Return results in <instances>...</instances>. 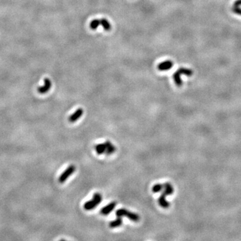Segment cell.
Listing matches in <instances>:
<instances>
[{
    "label": "cell",
    "instance_id": "cell-1",
    "mask_svg": "<svg viewBox=\"0 0 241 241\" xmlns=\"http://www.w3.org/2000/svg\"><path fill=\"white\" fill-rule=\"evenodd\" d=\"M194 74V72L192 71L190 68H180L177 70V71L174 73L173 75V78L174 80V82H175L176 85L177 86H181V85H183V82L181 79V75H185L186 76H192Z\"/></svg>",
    "mask_w": 241,
    "mask_h": 241
},
{
    "label": "cell",
    "instance_id": "cell-2",
    "mask_svg": "<svg viewBox=\"0 0 241 241\" xmlns=\"http://www.w3.org/2000/svg\"><path fill=\"white\" fill-rule=\"evenodd\" d=\"M93 199L92 200L86 202L84 204V208L86 210H91L99 205L102 201V196L99 193H95L93 195Z\"/></svg>",
    "mask_w": 241,
    "mask_h": 241
},
{
    "label": "cell",
    "instance_id": "cell-3",
    "mask_svg": "<svg viewBox=\"0 0 241 241\" xmlns=\"http://www.w3.org/2000/svg\"><path fill=\"white\" fill-rule=\"evenodd\" d=\"M116 216L117 217H121V216H126L127 218L129 219H130L131 221L137 222L140 220V217H139V215H137L135 213L129 212L125 208H120L117 210L116 211Z\"/></svg>",
    "mask_w": 241,
    "mask_h": 241
},
{
    "label": "cell",
    "instance_id": "cell-4",
    "mask_svg": "<svg viewBox=\"0 0 241 241\" xmlns=\"http://www.w3.org/2000/svg\"><path fill=\"white\" fill-rule=\"evenodd\" d=\"M75 170H76V167L75 166H73V165L69 166L67 168H66V170L64 171V172L61 174L60 176L59 177V179H58L59 182L61 183V184L65 182L66 180H67L68 178L71 176L73 173L75 172Z\"/></svg>",
    "mask_w": 241,
    "mask_h": 241
},
{
    "label": "cell",
    "instance_id": "cell-5",
    "mask_svg": "<svg viewBox=\"0 0 241 241\" xmlns=\"http://www.w3.org/2000/svg\"><path fill=\"white\" fill-rule=\"evenodd\" d=\"M51 86H52V82L50 81V80L48 78H46L44 79V86L38 87L37 90L40 94H46L50 90Z\"/></svg>",
    "mask_w": 241,
    "mask_h": 241
},
{
    "label": "cell",
    "instance_id": "cell-6",
    "mask_svg": "<svg viewBox=\"0 0 241 241\" xmlns=\"http://www.w3.org/2000/svg\"><path fill=\"white\" fill-rule=\"evenodd\" d=\"M173 66V62L171 60H166L163 62H161L158 66V68L160 71H169Z\"/></svg>",
    "mask_w": 241,
    "mask_h": 241
},
{
    "label": "cell",
    "instance_id": "cell-7",
    "mask_svg": "<svg viewBox=\"0 0 241 241\" xmlns=\"http://www.w3.org/2000/svg\"><path fill=\"white\" fill-rule=\"evenodd\" d=\"M116 202H111L109 204H108L106 206H104V208H103L101 209L100 210V214H103V215H108L112 212L113 210L115 209V206H116Z\"/></svg>",
    "mask_w": 241,
    "mask_h": 241
},
{
    "label": "cell",
    "instance_id": "cell-8",
    "mask_svg": "<svg viewBox=\"0 0 241 241\" xmlns=\"http://www.w3.org/2000/svg\"><path fill=\"white\" fill-rule=\"evenodd\" d=\"M82 114H83V110L82 109H81V108H80V109H78L74 113L71 115V116L68 117V121L70 122H71V123H74V122L77 121L82 116Z\"/></svg>",
    "mask_w": 241,
    "mask_h": 241
},
{
    "label": "cell",
    "instance_id": "cell-9",
    "mask_svg": "<svg viewBox=\"0 0 241 241\" xmlns=\"http://www.w3.org/2000/svg\"><path fill=\"white\" fill-rule=\"evenodd\" d=\"M232 11L239 16H241V0H236L233 3Z\"/></svg>",
    "mask_w": 241,
    "mask_h": 241
},
{
    "label": "cell",
    "instance_id": "cell-10",
    "mask_svg": "<svg viewBox=\"0 0 241 241\" xmlns=\"http://www.w3.org/2000/svg\"><path fill=\"white\" fill-rule=\"evenodd\" d=\"M95 149L96 152L99 155L103 154V153H105L107 149V145L105 144V142H104V144H99L98 145H96L95 146Z\"/></svg>",
    "mask_w": 241,
    "mask_h": 241
},
{
    "label": "cell",
    "instance_id": "cell-11",
    "mask_svg": "<svg viewBox=\"0 0 241 241\" xmlns=\"http://www.w3.org/2000/svg\"><path fill=\"white\" fill-rule=\"evenodd\" d=\"M105 144L107 145V149L104 153H105L107 155H111L115 152V151H116V148H115V147L111 144L109 141H105Z\"/></svg>",
    "mask_w": 241,
    "mask_h": 241
},
{
    "label": "cell",
    "instance_id": "cell-12",
    "mask_svg": "<svg viewBox=\"0 0 241 241\" xmlns=\"http://www.w3.org/2000/svg\"><path fill=\"white\" fill-rule=\"evenodd\" d=\"M163 186H164V187H163L164 191H163V192L162 193V194L167 196V195H171V194H173V186H172V185L169 183H166L165 184L163 185Z\"/></svg>",
    "mask_w": 241,
    "mask_h": 241
},
{
    "label": "cell",
    "instance_id": "cell-13",
    "mask_svg": "<svg viewBox=\"0 0 241 241\" xmlns=\"http://www.w3.org/2000/svg\"><path fill=\"white\" fill-rule=\"evenodd\" d=\"M166 195H164L163 194H161V195L159 196V199H158V202H159V205L162 206V208H167L170 206V202H167L166 199Z\"/></svg>",
    "mask_w": 241,
    "mask_h": 241
},
{
    "label": "cell",
    "instance_id": "cell-14",
    "mask_svg": "<svg viewBox=\"0 0 241 241\" xmlns=\"http://www.w3.org/2000/svg\"><path fill=\"white\" fill-rule=\"evenodd\" d=\"M122 224H123V220H122L121 217H117L115 221H111L109 223V227L111 228H117V227L121 226Z\"/></svg>",
    "mask_w": 241,
    "mask_h": 241
},
{
    "label": "cell",
    "instance_id": "cell-15",
    "mask_svg": "<svg viewBox=\"0 0 241 241\" xmlns=\"http://www.w3.org/2000/svg\"><path fill=\"white\" fill-rule=\"evenodd\" d=\"M100 25L103 27V28L104 30L106 31H109L111 29V24L109 23V21L103 18L100 20Z\"/></svg>",
    "mask_w": 241,
    "mask_h": 241
},
{
    "label": "cell",
    "instance_id": "cell-16",
    "mask_svg": "<svg viewBox=\"0 0 241 241\" xmlns=\"http://www.w3.org/2000/svg\"><path fill=\"white\" fill-rule=\"evenodd\" d=\"M100 24V20H97V19L93 20L90 23V28L91 30H95L98 28V27H99Z\"/></svg>",
    "mask_w": 241,
    "mask_h": 241
},
{
    "label": "cell",
    "instance_id": "cell-17",
    "mask_svg": "<svg viewBox=\"0 0 241 241\" xmlns=\"http://www.w3.org/2000/svg\"><path fill=\"white\" fill-rule=\"evenodd\" d=\"M163 187H164V186L163 184H155L152 188V192L154 193L159 192H161L163 190Z\"/></svg>",
    "mask_w": 241,
    "mask_h": 241
}]
</instances>
